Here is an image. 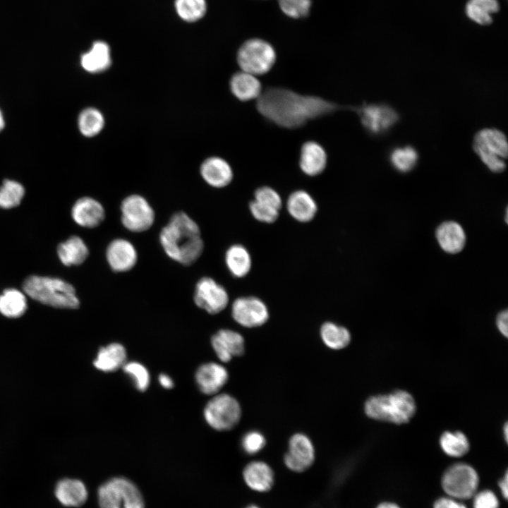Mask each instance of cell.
Instances as JSON below:
<instances>
[{
    "instance_id": "cell-1",
    "label": "cell",
    "mask_w": 508,
    "mask_h": 508,
    "mask_svg": "<svg viewBox=\"0 0 508 508\" xmlns=\"http://www.w3.org/2000/svg\"><path fill=\"white\" fill-rule=\"evenodd\" d=\"M256 108L274 124L296 128L345 107L318 96L303 95L284 87H269L257 99Z\"/></svg>"
},
{
    "instance_id": "cell-2",
    "label": "cell",
    "mask_w": 508,
    "mask_h": 508,
    "mask_svg": "<svg viewBox=\"0 0 508 508\" xmlns=\"http://www.w3.org/2000/svg\"><path fill=\"white\" fill-rule=\"evenodd\" d=\"M159 243L166 255L183 265H190L201 256L204 242L198 224L186 212L171 217L159 233Z\"/></svg>"
},
{
    "instance_id": "cell-3",
    "label": "cell",
    "mask_w": 508,
    "mask_h": 508,
    "mask_svg": "<svg viewBox=\"0 0 508 508\" xmlns=\"http://www.w3.org/2000/svg\"><path fill=\"white\" fill-rule=\"evenodd\" d=\"M23 288L28 296L44 305L68 309L80 306L75 288L61 279L33 275L24 281Z\"/></svg>"
},
{
    "instance_id": "cell-4",
    "label": "cell",
    "mask_w": 508,
    "mask_h": 508,
    "mask_svg": "<svg viewBox=\"0 0 508 508\" xmlns=\"http://www.w3.org/2000/svg\"><path fill=\"white\" fill-rule=\"evenodd\" d=\"M364 411L370 418L402 424L412 418L416 405L410 393L399 389L389 394L370 397L365 403Z\"/></svg>"
},
{
    "instance_id": "cell-5",
    "label": "cell",
    "mask_w": 508,
    "mask_h": 508,
    "mask_svg": "<svg viewBox=\"0 0 508 508\" xmlns=\"http://www.w3.org/2000/svg\"><path fill=\"white\" fill-rule=\"evenodd\" d=\"M473 149L482 162L494 173L506 168L508 145L506 135L496 128H483L474 135Z\"/></svg>"
},
{
    "instance_id": "cell-6",
    "label": "cell",
    "mask_w": 508,
    "mask_h": 508,
    "mask_svg": "<svg viewBox=\"0 0 508 508\" xmlns=\"http://www.w3.org/2000/svg\"><path fill=\"white\" fill-rule=\"evenodd\" d=\"M98 500L100 508H145L140 490L124 478H114L102 484Z\"/></svg>"
},
{
    "instance_id": "cell-7",
    "label": "cell",
    "mask_w": 508,
    "mask_h": 508,
    "mask_svg": "<svg viewBox=\"0 0 508 508\" xmlns=\"http://www.w3.org/2000/svg\"><path fill=\"white\" fill-rule=\"evenodd\" d=\"M276 61L273 47L264 40H246L237 52V62L241 71L260 75L267 73Z\"/></svg>"
},
{
    "instance_id": "cell-8",
    "label": "cell",
    "mask_w": 508,
    "mask_h": 508,
    "mask_svg": "<svg viewBox=\"0 0 508 508\" xmlns=\"http://www.w3.org/2000/svg\"><path fill=\"white\" fill-rule=\"evenodd\" d=\"M204 418L213 429L226 431L234 428L241 417L238 401L228 394H217L209 400L204 409Z\"/></svg>"
},
{
    "instance_id": "cell-9",
    "label": "cell",
    "mask_w": 508,
    "mask_h": 508,
    "mask_svg": "<svg viewBox=\"0 0 508 508\" xmlns=\"http://www.w3.org/2000/svg\"><path fill=\"white\" fill-rule=\"evenodd\" d=\"M120 210L123 226L131 232L146 231L155 222L154 209L140 195L132 194L126 197L121 203Z\"/></svg>"
},
{
    "instance_id": "cell-10",
    "label": "cell",
    "mask_w": 508,
    "mask_h": 508,
    "mask_svg": "<svg viewBox=\"0 0 508 508\" xmlns=\"http://www.w3.org/2000/svg\"><path fill=\"white\" fill-rule=\"evenodd\" d=\"M478 476L475 469L466 464H456L446 470L442 485L445 492L455 499H468L476 492Z\"/></svg>"
},
{
    "instance_id": "cell-11",
    "label": "cell",
    "mask_w": 508,
    "mask_h": 508,
    "mask_svg": "<svg viewBox=\"0 0 508 508\" xmlns=\"http://www.w3.org/2000/svg\"><path fill=\"white\" fill-rule=\"evenodd\" d=\"M193 301L198 308L214 315L226 308L229 297L222 285L212 277H203L195 284Z\"/></svg>"
},
{
    "instance_id": "cell-12",
    "label": "cell",
    "mask_w": 508,
    "mask_h": 508,
    "mask_svg": "<svg viewBox=\"0 0 508 508\" xmlns=\"http://www.w3.org/2000/svg\"><path fill=\"white\" fill-rule=\"evenodd\" d=\"M353 110L358 115L363 126L374 135L385 133L399 119L396 110L385 104H363Z\"/></svg>"
},
{
    "instance_id": "cell-13",
    "label": "cell",
    "mask_w": 508,
    "mask_h": 508,
    "mask_svg": "<svg viewBox=\"0 0 508 508\" xmlns=\"http://www.w3.org/2000/svg\"><path fill=\"white\" fill-rule=\"evenodd\" d=\"M231 315L238 324L251 328L264 325L269 318V311L260 298L253 296H241L234 301Z\"/></svg>"
},
{
    "instance_id": "cell-14",
    "label": "cell",
    "mask_w": 508,
    "mask_h": 508,
    "mask_svg": "<svg viewBox=\"0 0 508 508\" xmlns=\"http://www.w3.org/2000/svg\"><path fill=\"white\" fill-rule=\"evenodd\" d=\"M315 457V449L310 438L304 434L297 433L289 440L284 461L289 469L300 473L313 464Z\"/></svg>"
},
{
    "instance_id": "cell-15",
    "label": "cell",
    "mask_w": 508,
    "mask_h": 508,
    "mask_svg": "<svg viewBox=\"0 0 508 508\" xmlns=\"http://www.w3.org/2000/svg\"><path fill=\"white\" fill-rule=\"evenodd\" d=\"M106 259L111 270L115 272L131 270L138 261V253L133 244L122 238L111 241L106 249Z\"/></svg>"
},
{
    "instance_id": "cell-16",
    "label": "cell",
    "mask_w": 508,
    "mask_h": 508,
    "mask_svg": "<svg viewBox=\"0 0 508 508\" xmlns=\"http://www.w3.org/2000/svg\"><path fill=\"white\" fill-rule=\"evenodd\" d=\"M229 378L226 369L219 363L207 362L200 365L195 374L199 390L207 395H215L226 385Z\"/></svg>"
},
{
    "instance_id": "cell-17",
    "label": "cell",
    "mask_w": 508,
    "mask_h": 508,
    "mask_svg": "<svg viewBox=\"0 0 508 508\" xmlns=\"http://www.w3.org/2000/svg\"><path fill=\"white\" fill-rule=\"evenodd\" d=\"M211 344L217 358L224 363L234 356H241L245 350L243 336L228 329L217 332L211 338Z\"/></svg>"
},
{
    "instance_id": "cell-18",
    "label": "cell",
    "mask_w": 508,
    "mask_h": 508,
    "mask_svg": "<svg viewBox=\"0 0 508 508\" xmlns=\"http://www.w3.org/2000/svg\"><path fill=\"white\" fill-rule=\"evenodd\" d=\"M105 210L96 199L91 197L79 198L71 209L74 222L80 226L92 229L98 226L105 219Z\"/></svg>"
},
{
    "instance_id": "cell-19",
    "label": "cell",
    "mask_w": 508,
    "mask_h": 508,
    "mask_svg": "<svg viewBox=\"0 0 508 508\" xmlns=\"http://www.w3.org/2000/svg\"><path fill=\"white\" fill-rule=\"evenodd\" d=\"M200 172L209 186L217 188L227 186L234 176L229 164L219 157H210L205 159L200 165Z\"/></svg>"
},
{
    "instance_id": "cell-20",
    "label": "cell",
    "mask_w": 508,
    "mask_h": 508,
    "mask_svg": "<svg viewBox=\"0 0 508 508\" xmlns=\"http://www.w3.org/2000/svg\"><path fill=\"white\" fill-rule=\"evenodd\" d=\"M327 153L322 145L315 141H307L303 144L300 152L299 166L308 176L320 174L326 168Z\"/></svg>"
},
{
    "instance_id": "cell-21",
    "label": "cell",
    "mask_w": 508,
    "mask_h": 508,
    "mask_svg": "<svg viewBox=\"0 0 508 508\" xmlns=\"http://www.w3.org/2000/svg\"><path fill=\"white\" fill-rule=\"evenodd\" d=\"M286 209L295 220L306 223L314 219L318 206L313 198L308 192L298 190L289 195L286 201Z\"/></svg>"
},
{
    "instance_id": "cell-22",
    "label": "cell",
    "mask_w": 508,
    "mask_h": 508,
    "mask_svg": "<svg viewBox=\"0 0 508 508\" xmlns=\"http://www.w3.org/2000/svg\"><path fill=\"white\" fill-rule=\"evenodd\" d=\"M243 480L251 490L260 492L270 490L274 484V473L265 462L254 461L246 465L243 471Z\"/></svg>"
},
{
    "instance_id": "cell-23",
    "label": "cell",
    "mask_w": 508,
    "mask_h": 508,
    "mask_svg": "<svg viewBox=\"0 0 508 508\" xmlns=\"http://www.w3.org/2000/svg\"><path fill=\"white\" fill-rule=\"evenodd\" d=\"M111 64L109 45L103 41L93 43L91 49L80 57V65L87 72L99 73L107 70Z\"/></svg>"
},
{
    "instance_id": "cell-24",
    "label": "cell",
    "mask_w": 508,
    "mask_h": 508,
    "mask_svg": "<svg viewBox=\"0 0 508 508\" xmlns=\"http://www.w3.org/2000/svg\"><path fill=\"white\" fill-rule=\"evenodd\" d=\"M55 495L63 505L78 507L86 502L87 491L80 480L65 478L57 483Z\"/></svg>"
},
{
    "instance_id": "cell-25",
    "label": "cell",
    "mask_w": 508,
    "mask_h": 508,
    "mask_svg": "<svg viewBox=\"0 0 508 508\" xmlns=\"http://www.w3.org/2000/svg\"><path fill=\"white\" fill-rule=\"evenodd\" d=\"M232 94L241 101L258 99L262 92V85L255 75L241 71L235 73L229 82Z\"/></svg>"
},
{
    "instance_id": "cell-26",
    "label": "cell",
    "mask_w": 508,
    "mask_h": 508,
    "mask_svg": "<svg viewBox=\"0 0 508 508\" xmlns=\"http://www.w3.org/2000/svg\"><path fill=\"white\" fill-rule=\"evenodd\" d=\"M436 238L440 247L447 253H457L464 247L466 235L463 228L455 222H446L439 226Z\"/></svg>"
},
{
    "instance_id": "cell-27",
    "label": "cell",
    "mask_w": 508,
    "mask_h": 508,
    "mask_svg": "<svg viewBox=\"0 0 508 508\" xmlns=\"http://www.w3.org/2000/svg\"><path fill=\"white\" fill-rule=\"evenodd\" d=\"M126 358L125 347L119 343L114 342L99 350L93 364L101 371L111 373L122 368L126 362Z\"/></svg>"
},
{
    "instance_id": "cell-28",
    "label": "cell",
    "mask_w": 508,
    "mask_h": 508,
    "mask_svg": "<svg viewBox=\"0 0 508 508\" xmlns=\"http://www.w3.org/2000/svg\"><path fill=\"white\" fill-rule=\"evenodd\" d=\"M57 253L64 265H79L88 257L89 250L80 236H73L58 246Z\"/></svg>"
},
{
    "instance_id": "cell-29",
    "label": "cell",
    "mask_w": 508,
    "mask_h": 508,
    "mask_svg": "<svg viewBox=\"0 0 508 508\" xmlns=\"http://www.w3.org/2000/svg\"><path fill=\"white\" fill-rule=\"evenodd\" d=\"M226 266L231 274L236 278L246 277L252 267L251 256L246 247L241 244L231 246L225 253Z\"/></svg>"
},
{
    "instance_id": "cell-30",
    "label": "cell",
    "mask_w": 508,
    "mask_h": 508,
    "mask_svg": "<svg viewBox=\"0 0 508 508\" xmlns=\"http://www.w3.org/2000/svg\"><path fill=\"white\" fill-rule=\"evenodd\" d=\"M27 310L25 294L16 289H8L0 295V313L8 318H18Z\"/></svg>"
},
{
    "instance_id": "cell-31",
    "label": "cell",
    "mask_w": 508,
    "mask_h": 508,
    "mask_svg": "<svg viewBox=\"0 0 508 508\" xmlns=\"http://www.w3.org/2000/svg\"><path fill=\"white\" fill-rule=\"evenodd\" d=\"M320 336L327 346L335 350L345 348L351 341L349 331L346 327L332 322L322 324Z\"/></svg>"
},
{
    "instance_id": "cell-32",
    "label": "cell",
    "mask_w": 508,
    "mask_h": 508,
    "mask_svg": "<svg viewBox=\"0 0 508 508\" xmlns=\"http://www.w3.org/2000/svg\"><path fill=\"white\" fill-rule=\"evenodd\" d=\"M498 10L499 4L497 0H469L466 6L468 17L483 25L490 24L491 14Z\"/></svg>"
},
{
    "instance_id": "cell-33",
    "label": "cell",
    "mask_w": 508,
    "mask_h": 508,
    "mask_svg": "<svg viewBox=\"0 0 508 508\" xmlns=\"http://www.w3.org/2000/svg\"><path fill=\"white\" fill-rule=\"evenodd\" d=\"M78 126L81 134L91 138L98 135L104 126L102 113L94 107L84 109L79 114Z\"/></svg>"
},
{
    "instance_id": "cell-34",
    "label": "cell",
    "mask_w": 508,
    "mask_h": 508,
    "mask_svg": "<svg viewBox=\"0 0 508 508\" xmlns=\"http://www.w3.org/2000/svg\"><path fill=\"white\" fill-rule=\"evenodd\" d=\"M440 444L446 454L454 457L466 454L470 447L468 438L460 431H445L440 438Z\"/></svg>"
},
{
    "instance_id": "cell-35",
    "label": "cell",
    "mask_w": 508,
    "mask_h": 508,
    "mask_svg": "<svg viewBox=\"0 0 508 508\" xmlns=\"http://www.w3.org/2000/svg\"><path fill=\"white\" fill-rule=\"evenodd\" d=\"M418 154L412 146L394 148L390 153L389 161L395 169L401 173L411 171L418 163Z\"/></svg>"
},
{
    "instance_id": "cell-36",
    "label": "cell",
    "mask_w": 508,
    "mask_h": 508,
    "mask_svg": "<svg viewBox=\"0 0 508 508\" xmlns=\"http://www.w3.org/2000/svg\"><path fill=\"white\" fill-rule=\"evenodd\" d=\"M25 195L23 186L14 180L6 179L0 186V207L11 209L18 206Z\"/></svg>"
},
{
    "instance_id": "cell-37",
    "label": "cell",
    "mask_w": 508,
    "mask_h": 508,
    "mask_svg": "<svg viewBox=\"0 0 508 508\" xmlns=\"http://www.w3.org/2000/svg\"><path fill=\"white\" fill-rule=\"evenodd\" d=\"M175 6L179 16L188 22L202 18L207 8L205 0H176Z\"/></svg>"
},
{
    "instance_id": "cell-38",
    "label": "cell",
    "mask_w": 508,
    "mask_h": 508,
    "mask_svg": "<svg viewBox=\"0 0 508 508\" xmlns=\"http://www.w3.org/2000/svg\"><path fill=\"white\" fill-rule=\"evenodd\" d=\"M122 368L131 378L138 391L144 392L148 388L150 381V373L143 364L136 361L126 362Z\"/></svg>"
},
{
    "instance_id": "cell-39",
    "label": "cell",
    "mask_w": 508,
    "mask_h": 508,
    "mask_svg": "<svg viewBox=\"0 0 508 508\" xmlns=\"http://www.w3.org/2000/svg\"><path fill=\"white\" fill-rule=\"evenodd\" d=\"M282 11L293 18H301L308 16L311 6V0H278Z\"/></svg>"
},
{
    "instance_id": "cell-40",
    "label": "cell",
    "mask_w": 508,
    "mask_h": 508,
    "mask_svg": "<svg viewBox=\"0 0 508 508\" xmlns=\"http://www.w3.org/2000/svg\"><path fill=\"white\" fill-rule=\"evenodd\" d=\"M249 210L256 220L266 224L276 222L279 215V210L254 200L249 203Z\"/></svg>"
},
{
    "instance_id": "cell-41",
    "label": "cell",
    "mask_w": 508,
    "mask_h": 508,
    "mask_svg": "<svg viewBox=\"0 0 508 508\" xmlns=\"http://www.w3.org/2000/svg\"><path fill=\"white\" fill-rule=\"evenodd\" d=\"M254 200L280 210L282 201L279 194L272 188L262 186L254 193Z\"/></svg>"
},
{
    "instance_id": "cell-42",
    "label": "cell",
    "mask_w": 508,
    "mask_h": 508,
    "mask_svg": "<svg viewBox=\"0 0 508 508\" xmlns=\"http://www.w3.org/2000/svg\"><path fill=\"white\" fill-rule=\"evenodd\" d=\"M265 445V438L258 431H250L245 434L241 440V446L245 452L254 454L260 452Z\"/></svg>"
},
{
    "instance_id": "cell-43",
    "label": "cell",
    "mask_w": 508,
    "mask_h": 508,
    "mask_svg": "<svg viewBox=\"0 0 508 508\" xmlns=\"http://www.w3.org/2000/svg\"><path fill=\"white\" fill-rule=\"evenodd\" d=\"M498 500L490 490H483L475 496L473 508H498Z\"/></svg>"
},
{
    "instance_id": "cell-44",
    "label": "cell",
    "mask_w": 508,
    "mask_h": 508,
    "mask_svg": "<svg viewBox=\"0 0 508 508\" xmlns=\"http://www.w3.org/2000/svg\"><path fill=\"white\" fill-rule=\"evenodd\" d=\"M434 508H466L465 505L454 499L443 497L437 500Z\"/></svg>"
},
{
    "instance_id": "cell-45",
    "label": "cell",
    "mask_w": 508,
    "mask_h": 508,
    "mask_svg": "<svg viewBox=\"0 0 508 508\" xmlns=\"http://www.w3.org/2000/svg\"><path fill=\"white\" fill-rule=\"evenodd\" d=\"M508 314L507 310H505L500 313L497 317L496 324L497 327L504 337H507L508 334Z\"/></svg>"
},
{
    "instance_id": "cell-46",
    "label": "cell",
    "mask_w": 508,
    "mask_h": 508,
    "mask_svg": "<svg viewBox=\"0 0 508 508\" xmlns=\"http://www.w3.org/2000/svg\"><path fill=\"white\" fill-rule=\"evenodd\" d=\"M158 380L160 385L165 389H169L174 386L173 380L167 374L161 373L158 377Z\"/></svg>"
},
{
    "instance_id": "cell-47",
    "label": "cell",
    "mask_w": 508,
    "mask_h": 508,
    "mask_svg": "<svg viewBox=\"0 0 508 508\" xmlns=\"http://www.w3.org/2000/svg\"><path fill=\"white\" fill-rule=\"evenodd\" d=\"M499 486L504 497L507 498L508 495V478L507 473L504 477L500 480Z\"/></svg>"
},
{
    "instance_id": "cell-48",
    "label": "cell",
    "mask_w": 508,
    "mask_h": 508,
    "mask_svg": "<svg viewBox=\"0 0 508 508\" xmlns=\"http://www.w3.org/2000/svg\"><path fill=\"white\" fill-rule=\"evenodd\" d=\"M377 508H400L397 504L390 502H384L380 504Z\"/></svg>"
},
{
    "instance_id": "cell-49",
    "label": "cell",
    "mask_w": 508,
    "mask_h": 508,
    "mask_svg": "<svg viewBox=\"0 0 508 508\" xmlns=\"http://www.w3.org/2000/svg\"><path fill=\"white\" fill-rule=\"evenodd\" d=\"M5 126V120L1 110L0 109V132Z\"/></svg>"
},
{
    "instance_id": "cell-50",
    "label": "cell",
    "mask_w": 508,
    "mask_h": 508,
    "mask_svg": "<svg viewBox=\"0 0 508 508\" xmlns=\"http://www.w3.org/2000/svg\"><path fill=\"white\" fill-rule=\"evenodd\" d=\"M507 430H508L507 424L506 423L504 426V435L506 441L507 440Z\"/></svg>"
},
{
    "instance_id": "cell-51",
    "label": "cell",
    "mask_w": 508,
    "mask_h": 508,
    "mask_svg": "<svg viewBox=\"0 0 508 508\" xmlns=\"http://www.w3.org/2000/svg\"><path fill=\"white\" fill-rule=\"evenodd\" d=\"M246 508H260V507L256 505H250V506L246 507Z\"/></svg>"
}]
</instances>
